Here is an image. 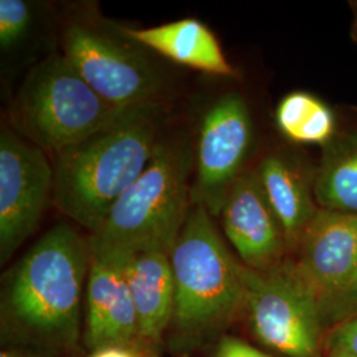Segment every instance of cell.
Wrapping results in <instances>:
<instances>
[{
    "instance_id": "1",
    "label": "cell",
    "mask_w": 357,
    "mask_h": 357,
    "mask_svg": "<svg viewBox=\"0 0 357 357\" xmlns=\"http://www.w3.org/2000/svg\"><path fill=\"white\" fill-rule=\"evenodd\" d=\"M89 266L81 233L66 224L47 231L3 277V335L44 356L76 349Z\"/></svg>"
},
{
    "instance_id": "2",
    "label": "cell",
    "mask_w": 357,
    "mask_h": 357,
    "mask_svg": "<svg viewBox=\"0 0 357 357\" xmlns=\"http://www.w3.org/2000/svg\"><path fill=\"white\" fill-rule=\"evenodd\" d=\"M162 103L123 110L84 141L52 156V203L77 225L97 233L125 192L138 180L160 142Z\"/></svg>"
},
{
    "instance_id": "3",
    "label": "cell",
    "mask_w": 357,
    "mask_h": 357,
    "mask_svg": "<svg viewBox=\"0 0 357 357\" xmlns=\"http://www.w3.org/2000/svg\"><path fill=\"white\" fill-rule=\"evenodd\" d=\"M175 306L168 347L188 356L227 330L245 311L243 265L230 255L209 212L192 204L171 252Z\"/></svg>"
},
{
    "instance_id": "4",
    "label": "cell",
    "mask_w": 357,
    "mask_h": 357,
    "mask_svg": "<svg viewBox=\"0 0 357 357\" xmlns=\"http://www.w3.org/2000/svg\"><path fill=\"white\" fill-rule=\"evenodd\" d=\"M193 165L188 142L163 138L147 168L88 238L90 253L160 249L171 255L192 208Z\"/></svg>"
},
{
    "instance_id": "5",
    "label": "cell",
    "mask_w": 357,
    "mask_h": 357,
    "mask_svg": "<svg viewBox=\"0 0 357 357\" xmlns=\"http://www.w3.org/2000/svg\"><path fill=\"white\" fill-rule=\"evenodd\" d=\"M123 110L103 101L64 54H51L28 70L8 115L16 134L52 158L105 128Z\"/></svg>"
},
{
    "instance_id": "6",
    "label": "cell",
    "mask_w": 357,
    "mask_h": 357,
    "mask_svg": "<svg viewBox=\"0 0 357 357\" xmlns=\"http://www.w3.org/2000/svg\"><path fill=\"white\" fill-rule=\"evenodd\" d=\"M61 47L77 73L115 109L162 103V70L121 26L70 20L65 24Z\"/></svg>"
},
{
    "instance_id": "7",
    "label": "cell",
    "mask_w": 357,
    "mask_h": 357,
    "mask_svg": "<svg viewBox=\"0 0 357 357\" xmlns=\"http://www.w3.org/2000/svg\"><path fill=\"white\" fill-rule=\"evenodd\" d=\"M245 311L258 343L282 357H321L324 324L319 301L290 261L258 271L243 265Z\"/></svg>"
},
{
    "instance_id": "8",
    "label": "cell",
    "mask_w": 357,
    "mask_h": 357,
    "mask_svg": "<svg viewBox=\"0 0 357 357\" xmlns=\"http://www.w3.org/2000/svg\"><path fill=\"white\" fill-rule=\"evenodd\" d=\"M54 171L50 155L16 134L0 132V262L36 231L53 199Z\"/></svg>"
},
{
    "instance_id": "9",
    "label": "cell",
    "mask_w": 357,
    "mask_h": 357,
    "mask_svg": "<svg viewBox=\"0 0 357 357\" xmlns=\"http://www.w3.org/2000/svg\"><path fill=\"white\" fill-rule=\"evenodd\" d=\"M252 143L253 123L248 105L237 93L224 94L202 122L192 204L203 205L211 216L220 217L231 187L243 175Z\"/></svg>"
},
{
    "instance_id": "10",
    "label": "cell",
    "mask_w": 357,
    "mask_h": 357,
    "mask_svg": "<svg viewBox=\"0 0 357 357\" xmlns=\"http://www.w3.org/2000/svg\"><path fill=\"white\" fill-rule=\"evenodd\" d=\"M296 252V259L290 262L320 306L356 271L357 213L319 208Z\"/></svg>"
},
{
    "instance_id": "11",
    "label": "cell",
    "mask_w": 357,
    "mask_h": 357,
    "mask_svg": "<svg viewBox=\"0 0 357 357\" xmlns=\"http://www.w3.org/2000/svg\"><path fill=\"white\" fill-rule=\"evenodd\" d=\"M220 217L228 241L246 268L265 271L283 262L287 250L284 236L257 169L243 172L234 183Z\"/></svg>"
},
{
    "instance_id": "12",
    "label": "cell",
    "mask_w": 357,
    "mask_h": 357,
    "mask_svg": "<svg viewBox=\"0 0 357 357\" xmlns=\"http://www.w3.org/2000/svg\"><path fill=\"white\" fill-rule=\"evenodd\" d=\"M137 312L122 255L90 253L85 345L90 351L103 347L137 349Z\"/></svg>"
},
{
    "instance_id": "13",
    "label": "cell",
    "mask_w": 357,
    "mask_h": 357,
    "mask_svg": "<svg viewBox=\"0 0 357 357\" xmlns=\"http://www.w3.org/2000/svg\"><path fill=\"white\" fill-rule=\"evenodd\" d=\"M121 255L137 312V349L147 357H159L175 306L171 255L144 249Z\"/></svg>"
},
{
    "instance_id": "14",
    "label": "cell",
    "mask_w": 357,
    "mask_h": 357,
    "mask_svg": "<svg viewBox=\"0 0 357 357\" xmlns=\"http://www.w3.org/2000/svg\"><path fill=\"white\" fill-rule=\"evenodd\" d=\"M121 28L128 38L174 63L215 76L236 75L215 33L197 19H181L150 28Z\"/></svg>"
},
{
    "instance_id": "15",
    "label": "cell",
    "mask_w": 357,
    "mask_h": 357,
    "mask_svg": "<svg viewBox=\"0 0 357 357\" xmlns=\"http://www.w3.org/2000/svg\"><path fill=\"white\" fill-rule=\"evenodd\" d=\"M262 190L280 221L287 250H296L319 208L301 168L280 153L266 156L257 168Z\"/></svg>"
},
{
    "instance_id": "16",
    "label": "cell",
    "mask_w": 357,
    "mask_h": 357,
    "mask_svg": "<svg viewBox=\"0 0 357 357\" xmlns=\"http://www.w3.org/2000/svg\"><path fill=\"white\" fill-rule=\"evenodd\" d=\"M312 191L320 209L357 213V132L324 146Z\"/></svg>"
},
{
    "instance_id": "17",
    "label": "cell",
    "mask_w": 357,
    "mask_h": 357,
    "mask_svg": "<svg viewBox=\"0 0 357 357\" xmlns=\"http://www.w3.org/2000/svg\"><path fill=\"white\" fill-rule=\"evenodd\" d=\"M275 121L282 134L295 143L326 146L335 138L336 119L331 109L306 91H293L283 97Z\"/></svg>"
},
{
    "instance_id": "18",
    "label": "cell",
    "mask_w": 357,
    "mask_h": 357,
    "mask_svg": "<svg viewBox=\"0 0 357 357\" xmlns=\"http://www.w3.org/2000/svg\"><path fill=\"white\" fill-rule=\"evenodd\" d=\"M33 6L26 0H0V50L16 51L29 38L35 23Z\"/></svg>"
},
{
    "instance_id": "19",
    "label": "cell",
    "mask_w": 357,
    "mask_h": 357,
    "mask_svg": "<svg viewBox=\"0 0 357 357\" xmlns=\"http://www.w3.org/2000/svg\"><path fill=\"white\" fill-rule=\"evenodd\" d=\"M326 331L357 318V268L344 286L320 305Z\"/></svg>"
},
{
    "instance_id": "20",
    "label": "cell",
    "mask_w": 357,
    "mask_h": 357,
    "mask_svg": "<svg viewBox=\"0 0 357 357\" xmlns=\"http://www.w3.org/2000/svg\"><path fill=\"white\" fill-rule=\"evenodd\" d=\"M327 349H344L357 356V318L347 320L328 331Z\"/></svg>"
},
{
    "instance_id": "21",
    "label": "cell",
    "mask_w": 357,
    "mask_h": 357,
    "mask_svg": "<svg viewBox=\"0 0 357 357\" xmlns=\"http://www.w3.org/2000/svg\"><path fill=\"white\" fill-rule=\"evenodd\" d=\"M212 357H271L261 349L234 336H221Z\"/></svg>"
},
{
    "instance_id": "22",
    "label": "cell",
    "mask_w": 357,
    "mask_h": 357,
    "mask_svg": "<svg viewBox=\"0 0 357 357\" xmlns=\"http://www.w3.org/2000/svg\"><path fill=\"white\" fill-rule=\"evenodd\" d=\"M88 357H147L141 351L130 347H103L91 351Z\"/></svg>"
},
{
    "instance_id": "23",
    "label": "cell",
    "mask_w": 357,
    "mask_h": 357,
    "mask_svg": "<svg viewBox=\"0 0 357 357\" xmlns=\"http://www.w3.org/2000/svg\"><path fill=\"white\" fill-rule=\"evenodd\" d=\"M0 357H45L38 352L26 348H6L0 352Z\"/></svg>"
},
{
    "instance_id": "24",
    "label": "cell",
    "mask_w": 357,
    "mask_h": 357,
    "mask_svg": "<svg viewBox=\"0 0 357 357\" xmlns=\"http://www.w3.org/2000/svg\"><path fill=\"white\" fill-rule=\"evenodd\" d=\"M327 357H357L344 349H327Z\"/></svg>"
}]
</instances>
